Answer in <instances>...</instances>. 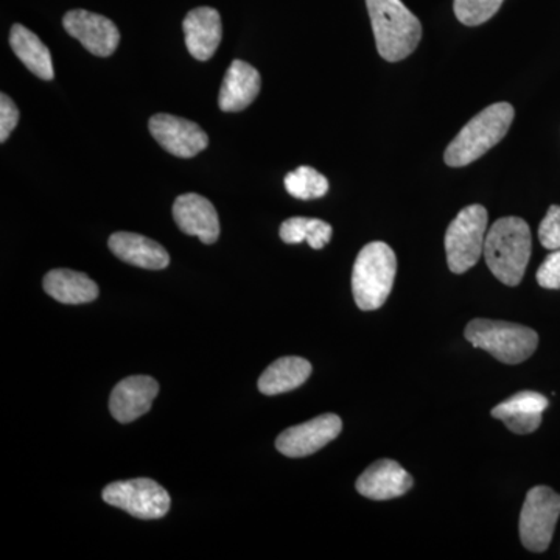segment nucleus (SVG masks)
<instances>
[{"mask_svg":"<svg viewBox=\"0 0 560 560\" xmlns=\"http://www.w3.org/2000/svg\"><path fill=\"white\" fill-rule=\"evenodd\" d=\"M539 241L544 248L560 249V206H551L545 219L541 220Z\"/></svg>","mask_w":560,"mask_h":560,"instance_id":"obj_25","label":"nucleus"},{"mask_svg":"<svg viewBox=\"0 0 560 560\" xmlns=\"http://www.w3.org/2000/svg\"><path fill=\"white\" fill-rule=\"evenodd\" d=\"M341 430L342 422L337 415L318 416L280 433L276 440V448L289 458H304L337 440Z\"/></svg>","mask_w":560,"mask_h":560,"instance_id":"obj_10","label":"nucleus"},{"mask_svg":"<svg viewBox=\"0 0 560 560\" xmlns=\"http://www.w3.org/2000/svg\"><path fill=\"white\" fill-rule=\"evenodd\" d=\"M412 477L399 463L381 459L368 467L357 480V490L366 499L386 501L399 499L412 488Z\"/></svg>","mask_w":560,"mask_h":560,"instance_id":"obj_14","label":"nucleus"},{"mask_svg":"<svg viewBox=\"0 0 560 560\" xmlns=\"http://www.w3.org/2000/svg\"><path fill=\"white\" fill-rule=\"evenodd\" d=\"M65 31L95 57H110L120 43V32L113 21L86 10H72L62 18Z\"/></svg>","mask_w":560,"mask_h":560,"instance_id":"obj_11","label":"nucleus"},{"mask_svg":"<svg viewBox=\"0 0 560 560\" xmlns=\"http://www.w3.org/2000/svg\"><path fill=\"white\" fill-rule=\"evenodd\" d=\"M536 278L541 289L560 290V249L552 250L544 260Z\"/></svg>","mask_w":560,"mask_h":560,"instance_id":"obj_26","label":"nucleus"},{"mask_svg":"<svg viewBox=\"0 0 560 560\" xmlns=\"http://www.w3.org/2000/svg\"><path fill=\"white\" fill-rule=\"evenodd\" d=\"M10 47L22 65L40 80H54V61L49 47L24 25L14 24L10 32Z\"/></svg>","mask_w":560,"mask_h":560,"instance_id":"obj_20","label":"nucleus"},{"mask_svg":"<svg viewBox=\"0 0 560 560\" xmlns=\"http://www.w3.org/2000/svg\"><path fill=\"white\" fill-rule=\"evenodd\" d=\"M503 2L504 0H455L453 10L460 24L477 27L492 20L499 13Z\"/></svg>","mask_w":560,"mask_h":560,"instance_id":"obj_24","label":"nucleus"},{"mask_svg":"<svg viewBox=\"0 0 560 560\" xmlns=\"http://www.w3.org/2000/svg\"><path fill=\"white\" fill-rule=\"evenodd\" d=\"M334 230L329 223L318 219L293 217L280 224L279 235L289 245L307 242L313 249H323L331 241Z\"/></svg>","mask_w":560,"mask_h":560,"instance_id":"obj_22","label":"nucleus"},{"mask_svg":"<svg viewBox=\"0 0 560 560\" xmlns=\"http://www.w3.org/2000/svg\"><path fill=\"white\" fill-rule=\"evenodd\" d=\"M44 290L61 304H88L97 300L98 285L84 272L51 270L43 280Z\"/></svg>","mask_w":560,"mask_h":560,"instance_id":"obj_19","label":"nucleus"},{"mask_svg":"<svg viewBox=\"0 0 560 560\" xmlns=\"http://www.w3.org/2000/svg\"><path fill=\"white\" fill-rule=\"evenodd\" d=\"M397 272L396 253L385 242L368 243L357 256L352 271L353 300L360 311H377L394 287Z\"/></svg>","mask_w":560,"mask_h":560,"instance_id":"obj_4","label":"nucleus"},{"mask_svg":"<svg viewBox=\"0 0 560 560\" xmlns=\"http://www.w3.org/2000/svg\"><path fill=\"white\" fill-rule=\"evenodd\" d=\"M20 121V109L9 95H0V142H7Z\"/></svg>","mask_w":560,"mask_h":560,"instance_id":"obj_27","label":"nucleus"},{"mask_svg":"<svg viewBox=\"0 0 560 560\" xmlns=\"http://www.w3.org/2000/svg\"><path fill=\"white\" fill-rule=\"evenodd\" d=\"M108 246L117 259L143 270H164L171 265L164 246L135 232H116L110 235Z\"/></svg>","mask_w":560,"mask_h":560,"instance_id":"obj_18","label":"nucleus"},{"mask_svg":"<svg viewBox=\"0 0 560 560\" xmlns=\"http://www.w3.org/2000/svg\"><path fill=\"white\" fill-rule=\"evenodd\" d=\"M488 210L481 205L467 206L460 210L445 234V253L452 272L463 275L485 256L488 235Z\"/></svg>","mask_w":560,"mask_h":560,"instance_id":"obj_6","label":"nucleus"},{"mask_svg":"<svg viewBox=\"0 0 560 560\" xmlns=\"http://www.w3.org/2000/svg\"><path fill=\"white\" fill-rule=\"evenodd\" d=\"M533 250V237L525 220L504 217L488 231L485 259L490 272L508 287H517L525 276Z\"/></svg>","mask_w":560,"mask_h":560,"instance_id":"obj_1","label":"nucleus"},{"mask_svg":"<svg viewBox=\"0 0 560 560\" xmlns=\"http://www.w3.org/2000/svg\"><path fill=\"white\" fill-rule=\"evenodd\" d=\"M187 50L195 60L208 61L215 55L223 36L221 16L212 7L191 10L183 22Z\"/></svg>","mask_w":560,"mask_h":560,"instance_id":"obj_15","label":"nucleus"},{"mask_svg":"<svg viewBox=\"0 0 560 560\" xmlns=\"http://www.w3.org/2000/svg\"><path fill=\"white\" fill-rule=\"evenodd\" d=\"M160 385L149 375H132L117 383L109 397V411L120 423H130L150 411Z\"/></svg>","mask_w":560,"mask_h":560,"instance_id":"obj_12","label":"nucleus"},{"mask_svg":"<svg viewBox=\"0 0 560 560\" xmlns=\"http://www.w3.org/2000/svg\"><path fill=\"white\" fill-rule=\"evenodd\" d=\"M378 55L397 62L410 57L422 38V25L401 0H366Z\"/></svg>","mask_w":560,"mask_h":560,"instance_id":"obj_2","label":"nucleus"},{"mask_svg":"<svg viewBox=\"0 0 560 560\" xmlns=\"http://www.w3.org/2000/svg\"><path fill=\"white\" fill-rule=\"evenodd\" d=\"M173 219L184 234L195 235L206 245L220 237L219 213L208 198L198 194L180 195L173 205Z\"/></svg>","mask_w":560,"mask_h":560,"instance_id":"obj_13","label":"nucleus"},{"mask_svg":"<svg viewBox=\"0 0 560 560\" xmlns=\"http://www.w3.org/2000/svg\"><path fill=\"white\" fill-rule=\"evenodd\" d=\"M560 517V495L547 486L529 490L521 514V539L526 550H548Z\"/></svg>","mask_w":560,"mask_h":560,"instance_id":"obj_8","label":"nucleus"},{"mask_svg":"<svg viewBox=\"0 0 560 560\" xmlns=\"http://www.w3.org/2000/svg\"><path fill=\"white\" fill-rule=\"evenodd\" d=\"M285 189L296 200L311 201L323 198L329 191V180L308 165H301L283 179Z\"/></svg>","mask_w":560,"mask_h":560,"instance_id":"obj_23","label":"nucleus"},{"mask_svg":"<svg viewBox=\"0 0 560 560\" xmlns=\"http://www.w3.org/2000/svg\"><path fill=\"white\" fill-rule=\"evenodd\" d=\"M149 128L162 149L184 160L197 156L209 145L208 135L200 125L172 114H156L151 117Z\"/></svg>","mask_w":560,"mask_h":560,"instance_id":"obj_9","label":"nucleus"},{"mask_svg":"<svg viewBox=\"0 0 560 560\" xmlns=\"http://www.w3.org/2000/svg\"><path fill=\"white\" fill-rule=\"evenodd\" d=\"M260 88L259 70L242 60L232 61L221 83L220 109L223 113H241L256 101Z\"/></svg>","mask_w":560,"mask_h":560,"instance_id":"obj_17","label":"nucleus"},{"mask_svg":"<svg viewBox=\"0 0 560 560\" xmlns=\"http://www.w3.org/2000/svg\"><path fill=\"white\" fill-rule=\"evenodd\" d=\"M466 338L474 348L486 350L506 364L523 363L539 346L536 330L504 320H470L466 327Z\"/></svg>","mask_w":560,"mask_h":560,"instance_id":"obj_5","label":"nucleus"},{"mask_svg":"<svg viewBox=\"0 0 560 560\" xmlns=\"http://www.w3.org/2000/svg\"><path fill=\"white\" fill-rule=\"evenodd\" d=\"M102 497L109 506L119 508L142 521L164 517L172 504L167 490L150 478L113 482L103 489Z\"/></svg>","mask_w":560,"mask_h":560,"instance_id":"obj_7","label":"nucleus"},{"mask_svg":"<svg viewBox=\"0 0 560 560\" xmlns=\"http://www.w3.org/2000/svg\"><path fill=\"white\" fill-rule=\"evenodd\" d=\"M312 374L311 361L301 357H283L265 370L259 378V389L265 396H278L300 388Z\"/></svg>","mask_w":560,"mask_h":560,"instance_id":"obj_21","label":"nucleus"},{"mask_svg":"<svg viewBox=\"0 0 560 560\" xmlns=\"http://www.w3.org/2000/svg\"><path fill=\"white\" fill-rule=\"evenodd\" d=\"M514 116V106L506 102L493 103L482 109L452 140L445 150V164L458 168L480 160L504 139Z\"/></svg>","mask_w":560,"mask_h":560,"instance_id":"obj_3","label":"nucleus"},{"mask_svg":"<svg viewBox=\"0 0 560 560\" xmlns=\"http://www.w3.org/2000/svg\"><path fill=\"white\" fill-rule=\"evenodd\" d=\"M547 397L534 390H522L493 408L492 418L501 420L515 434H529L539 429L547 410Z\"/></svg>","mask_w":560,"mask_h":560,"instance_id":"obj_16","label":"nucleus"}]
</instances>
